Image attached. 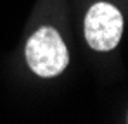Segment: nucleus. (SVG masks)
Masks as SVG:
<instances>
[{"label": "nucleus", "mask_w": 128, "mask_h": 124, "mask_svg": "<svg viewBox=\"0 0 128 124\" xmlns=\"http://www.w3.org/2000/svg\"><path fill=\"white\" fill-rule=\"evenodd\" d=\"M24 57L30 69L40 78L59 76L69 64V52L59 31L52 26H42L26 43Z\"/></svg>", "instance_id": "obj_1"}, {"label": "nucleus", "mask_w": 128, "mask_h": 124, "mask_svg": "<svg viewBox=\"0 0 128 124\" xmlns=\"http://www.w3.org/2000/svg\"><path fill=\"white\" fill-rule=\"evenodd\" d=\"M85 40L95 52H111L123 36L121 10L109 2H95L85 16Z\"/></svg>", "instance_id": "obj_2"}]
</instances>
